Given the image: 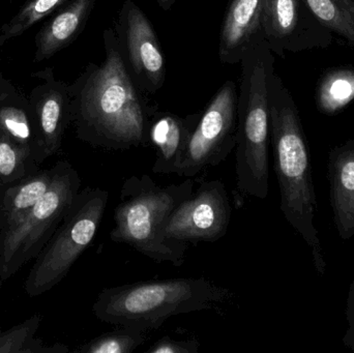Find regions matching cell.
Listing matches in <instances>:
<instances>
[{
	"instance_id": "1",
	"label": "cell",
	"mask_w": 354,
	"mask_h": 353,
	"mask_svg": "<svg viewBox=\"0 0 354 353\" xmlns=\"http://www.w3.org/2000/svg\"><path fill=\"white\" fill-rule=\"evenodd\" d=\"M106 59L83 77L72 107L79 139L107 151H127L149 142V120L124 66L115 32L104 33Z\"/></svg>"
},
{
	"instance_id": "2",
	"label": "cell",
	"mask_w": 354,
	"mask_h": 353,
	"mask_svg": "<svg viewBox=\"0 0 354 353\" xmlns=\"http://www.w3.org/2000/svg\"><path fill=\"white\" fill-rule=\"evenodd\" d=\"M268 102L270 134L274 172L280 188L281 211L311 249L314 267L319 275L324 276L326 263L315 226L317 199L309 145L299 108L274 70L268 79Z\"/></svg>"
},
{
	"instance_id": "3",
	"label": "cell",
	"mask_w": 354,
	"mask_h": 353,
	"mask_svg": "<svg viewBox=\"0 0 354 353\" xmlns=\"http://www.w3.org/2000/svg\"><path fill=\"white\" fill-rule=\"evenodd\" d=\"M234 296L207 278L151 280L104 288L93 312L102 323L149 332L176 315L220 311Z\"/></svg>"
},
{
	"instance_id": "4",
	"label": "cell",
	"mask_w": 354,
	"mask_h": 353,
	"mask_svg": "<svg viewBox=\"0 0 354 353\" xmlns=\"http://www.w3.org/2000/svg\"><path fill=\"white\" fill-rule=\"evenodd\" d=\"M194 178L161 187L149 175H132L122 184L114 209L112 242L126 244L158 263L181 267L189 244L166 238L164 226L174 209L194 192Z\"/></svg>"
},
{
	"instance_id": "5",
	"label": "cell",
	"mask_w": 354,
	"mask_h": 353,
	"mask_svg": "<svg viewBox=\"0 0 354 353\" xmlns=\"http://www.w3.org/2000/svg\"><path fill=\"white\" fill-rule=\"evenodd\" d=\"M241 62L235 145L237 189L247 196L266 199L270 191L268 79L274 70V53L261 41L245 52Z\"/></svg>"
},
{
	"instance_id": "6",
	"label": "cell",
	"mask_w": 354,
	"mask_h": 353,
	"mask_svg": "<svg viewBox=\"0 0 354 353\" xmlns=\"http://www.w3.org/2000/svg\"><path fill=\"white\" fill-rule=\"evenodd\" d=\"M109 193L87 187L73 200L68 213L31 267L24 290L29 296H41L64 279L97 236L107 209Z\"/></svg>"
},
{
	"instance_id": "7",
	"label": "cell",
	"mask_w": 354,
	"mask_h": 353,
	"mask_svg": "<svg viewBox=\"0 0 354 353\" xmlns=\"http://www.w3.org/2000/svg\"><path fill=\"white\" fill-rule=\"evenodd\" d=\"M49 190L18 221L0 233V277L10 279L37 258L68 213L81 188L78 171L68 161L53 166Z\"/></svg>"
},
{
	"instance_id": "8",
	"label": "cell",
	"mask_w": 354,
	"mask_h": 353,
	"mask_svg": "<svg viewBox=\"0 0 354 353\" xmlns=\"http://www.w3.org/2000/svg\"><path fill=\"white\" fill-rule=\"evenodd\" d=\"M239 91L227 81L200 116L183 155L177 175L194 178L220 165L236 145Z\"/></svg>"
},
{
	"instance_id": "9",
	"label": "cell",
	"mask_w": 354,
	"mask_h": 353,
	"mask_svg": "<svg viewBox=\"0 0 354 353\" xmlns=\"http://www.w3.org/2000/svg\"><path fill=\"white\" fill-rule=\"evenodd\" d=\"M230 198L221 180L203 182L196 192L168 218L163 233L178 242H214L224 238L230 225Z\"/></svg>"
},
{
	"instance_id": "10",
	"label": "cell",
	"mask_w": 354,
	"mask_h": 353,
	"mask_svg": "<svg viewBox=\"0 0 354 353\" xmlns=\"http://www.w3.org/2000/svg\"><path fill=\"white\" fill-rule=\"evenodd\" d=\"M264 41L272 53L285 57L332 45L333 33L314 16L305 0H264Z\"/></svg>"
},
{
	"instance_id": "11",
	"label": "cell",
	"mask_w": 354,
	"mask_h": 353,
	"mask_svg": "<svg viewBox=\"0 0 354 353\" xmlns=\"http://www.w3.org/2000/svg\"><path fill=\"white\" fill-rule=\"evenodd\" d=\"M124 12L133 70L145 81V88L155 93L165 80V64L157 35L145 12L134 2L126 0Z\"/></svg>"
},
{
	"instance_id": "12",
	"label": "cell",
	"mask_w": 354,
	"mask_h": 353,
	"mask_svg": "<svg viewBox=\"0 0 354 353\" xmlns=\"http://www.w3.org/2000/svg\"><path fill=\"white\" fill-rule=\"evenodd\" d=\"M264 0H232L221 31L218 55L223 64L241 62L252 46L264 41Z\"/></svg>"
},
{
	"instance_id": "13",
	"label": "cell",
	"mask_w": 354,
	"mask_h": 353,
	"mask_svg": "<svg viewBox=\"0 0 354 353\" xmlns=\"http://www.w3.org/2000/svg\"><path fill=\"white\" fill-rule=\"evenodd\" d=\"M330 200L339 238L354 236V139L337 145L328 153Z\"/></svg>"
},
{
	"instance_id": "14",
	"label": "cell",
	"mask_w": 354,
	"mask_h": 353,
	"mask_svg": "<svg viewBox=\"0 0 354 353\" xmlns=\"http://www.w3.org/2000/svg\"><path fill=\"white\" fill-rule=\"evenodd\" d=\"M201 114L187 117L158 113L149 120V139L156 149L153 173L176 174Z\"/></svg>"
},
{
	"instance_id": "15",
	"label": "cell",
	"mask_w": 354,
	"mask_h": 353,
	"mask_svg": "<svg viewBox=\"0 0 354 353\" xmlns=\"http://www.w3.org/2000/svg\"><path fill=\"white\" fill-rule=\"evenodd\" d=\"M54 168L39 169L0 192V233L23 217L49 190Z\"/></svg>"
},
{
	"instance_id": "16",
	"label": "cell",
	"mask_w": 354,
	"mask_h": 353,
	"mask_svg": "<svg viewBox=\"0 0 354 353\" xmlns=\"http://www.w3.org/2000/svg\"><path fill=\"white\" fill-rule=\"evenodd\" d=\"M95 0H74L39 33L37 60L55 54L71 43L88 18Z\"/></svg>"
},
{
	"instance_id": "17",
	"label": "cell",
	"mask_w": 354,
	"mask_h": 353,
	"mask_svg": "<svg viewBox=\"0 0 354 353\" xmlns=\"http://www.w3.org/2000/svg\"><path fill=\"white\" fill-rule=\"evenodd\" d=\"M35 113L46 157L57 155L66 126L72 120V107L68 97L60 90H50L37 102Z\"/></svg>"
},
{
	"instance_id": "18",
	"label": "cell",
	"mask_w": 354,
	"mask_h": 353,
	"mask_svg": "<svg viewBox=\"0 0 354 353\" xmlns=\"http://www.w3.org/2000/svg\"><path fill=\"white\" fill-rule=\"evenodd\" d=\"M354 101V66L326 70L316 87L315 103L324 115L340 113Z\"/></svg>"
},
{
	"instance_id": "19",
	"label": "cell",
	"mask_w": 354,
	"mask_h": 353,
	"mask_svg": "<svg viewBox=\"0 0 354 353\" xmlns=\"http://www.w3.org/2000/svg\"><path fill=\"white\" fill-rule=\"evenodd\" d=\"M0 133L28 149L39 165L47 159L37 120H33L23 108L14 105L0 106Z\"/></svg>"
},
{
	"instance_id": "20",
	"label": "cell",
	"mask_w": 354,
	"mask_h": 353,
	"mask_svg": "<svg viewBox=\"0 0 354 353\" xmlns=\"http://www.w3.org/2000/svg\"><path fill=\"white\" fill-rule=\"evenodd\" d=\"M41 323L39 314L33 315L24 323L0 332V353H66L70 348L64 344L47 346L35 338Z\"/></svg>"
},
{
	"instance_id": "21",
	"label": "cell",
	"mask_w": 354,
	"mask_h": 353,
	"mask_svg": "<svg viewBox=\"0 0 354 353\" xmlns=\"http://www.w3.org/2000/svg\"><path fill=\"white\" fill-rule=\"evenodd\" d=\"M317 20L354 49V0H305Z\"/></svg>"
},
{
	"instance_id": "22",
	"label": "cell",
	"mask_w": 354,
	"mask_h": 353,
	"mask_svg": "<svg viewBox=\"0 0 354 353\" xmlns=\"http://www.w3.org/2000/svg\"><path fill=\"white\" fill-rule=\"evenodd\" d=\"M28 149L0 133V192L39 170Z\"/></svg>"
},
{
	"instance_id": "23",
	"label": "cell",
	"mask_w": 354,
	"mask_h": 353,
	"mask_svg": "<svg viewBox=\"0 0 354 353\" xmlns=\"http://www.w3.org/2000/svg\"><path fill=\"white\" fill-rule=\"evenodd\" d=\"M147 332L128 327L103 334L81 346L79 353H132L147 341Z\"/></svg>"
},
{
	"instance_id": "24",
	"label": "cell",
	"mask_w": 354,
	"mask_h": 353,
	"mask_svg": "<svg viewBox=\"0 0 354 353\" xmlns=\"http://www.w3.org/2000/svg\"><path fill=\"white\" fill-rule=\"evenodd\" d=\"M66 0H31L8 24L4 25L2 33L6 37H16L32 26L35 22L53 12Z\"/></svg>"
},
{
	"instance_id": "25",
	"label": "cell",
	"mask_w": 354,
	"mask_h": 353,
	"mask_svg": "<svg viewBox=\"0 0 354 353\" xmlns=\"http://www.w3.org/2000/svg\"><path fill=\"white\" fill-rule=\"evenodd\" d=\"M200 343L195 339L176 340L172 338H161L149 346L147 353H198Z\"/></svg>"
},
{
	"instance_id": "26",
	"label": "cell",
	"mask_w": 354,
	"mask_h": 353,
	"mask_svg": "<svg viewBox=\"0 0 354 353\" xmlns=\"http://www.w3.org/2000/svg\"><path fill=\"white\" fill-rule=\"evenodd\" d=\"M347 330L343 337L344 346L354 352V279L349 286L346 302Z\"/></svg>"
},
{
	"instance_id": "27",
	"label": "cell",
	"mask_w": 354,
	"mask_h": 353,
	"mask_svg": "<svg viewBox=\"0 0 354 353\" xmlns=\"http://www.w3.org/2000/svg\"><path fill=\"white\" fill-rule=\"evenodd\" d=\"M176 1V0H158V3L160 4V6H161L163 10H167L171 8L172 4Z\"/></svg>"
},
{
	"instance_id": "28",
	"label": "cell",
	"mask_w": 354,
	"mask_h": 353,
	"mask_svg": "<svg viewBox=\"0 0 354 353\" xmlns=\"http://www.w3.org/2000/svg\"><path fill=\"white\" fill-rule=\"evenodd\" d=\"M2 280H1V277H0V289H1V285H2Z\"/></svg>"
},
{
	"instance_id": "29",
	"label": "cell",
	"mask_w": 354,
	"mask_h": 353,
	"mask_svg": "<svg viewBox=\"0 0 354 353\" xmlns=\"http://www.w3.org/2000/svg\"><path fill=\"white\" fill-rule=\"evenodd\" d=\"M1 331H2L1 327H0V332H1Z\"/></svg>"
}]
</instances>
